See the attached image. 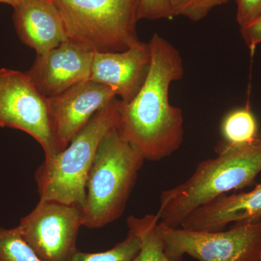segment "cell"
<instances>
[{"mask_svg":"<svg viewBox=\"0 0 261 261\" xmlns=\"http://www.w3.org/2000/svg\"><path fill=\"white\" fill-rule=\"evenodd\" d=\"M148 44L147 78L130 102H120L118 130L145 160L159 161L174 153L183 142V113L170 102L169 89L183 76L184 64L180 51L159 34Z\"/></svg>","mask_w":261,"mask_h":261,"instance_id":"6da1fadb","label":"cell"},{"mask_svg":"<svg viewBox=\"0 0 261 261\" xmlns=\"http://www.w3.org/2000/svg\"><path fill=\"white\" fill-rule=\"evenodd\" d=\"M217 156L197 165L191 176L161 192L160 223L177 228L190 213L232 190L255 184L261 172V135L250 143L231 145L221 140Z\"/></svg>","mask_w":261,"mask_h":261,"instance_id":"7a4b0ae2","label":"cell"},{"mask_svg":"<svg viewBox=\"0 0 261 261\" xmlns=\"http://www.w3.org/2000/svg\"><path fill=\"white\" fill-rule=\"evenodd\" d=\"M145 161L118 127L105 137L87 176L84 226L102 228L121 217Z\"/></svg>","mask_w":261,"mask_h":261,"instance_id":"3957f363","label":"cell"},{"mask_svg":"<svg viewBox=\"0 0 261 261\" xmlns=\"http://www.w3.org/2000/svg\"><path fill=\"white\" fill-rule=\"evenodd\" d=\"M121 100L113 99L98 111L56 157L44 161L35 173L40 199L83 207L87 176L99 145L118 127Z\"/></svg>","mask_w":261,"mask_h":261,"instance_id":"277c9868","label":"cell"},{"mask_svg":"<svg viewBox=\"0 0 261 261\" xmlns=\"http://www.w3.org/2000/svg\"><path fill=\"white\" fill-rule=\"evenodd\" d=\"M70 40L93 53L126 51L137 36L140 0H54Z\"/></svg>","mask_w":261,"mask_h":261,"instance_id":"5b68a950","label":"cell"},{"mask_svg":"<svg viewBox=\"0 0 261 261\" xmlns=\"http://www.w3.org/2000/svg\"><path fill=\"white\" fill-rule=\"evenodd\" d=\"M0 126L22 130L37 140L44 161L65 149L57 136L49 98L18 70L0 68Z\"/></svg>","mask_w":261,"mask_h":261,"instance_id":"8992f818","label":"cell"},{"mask_svg":"<svg viewBox=\"0 0 261 261\" xmlns=\"http://www.w3.org/2000/svg\"><path fill=\"white\" fill-rule=\"evenodd\" d=\"M171 261L188 255L199 261H261V221L235 223L227 231H196L159 223Z\"/></svg>","mask_w":261,"mask_h":261,"instance_id":"52a82bcc","label":"cell"},{"mask_svg":"<svg viewBox=\"0 0 261 261\" xmlns=\"http://www.w3.org/2000/svg\"><path fill=\"white\" fill-rule=\"evenodd\" d=\"M83 226L82 207L40 199L20 220L22 237L42 261H68L77 250L79 230Z\"/></svg>","mask_w":261,"mask_h":261,"instance_id":"ba28073f","label":"cell"},{"mask_svg":"<svg viewBox=\"0 0 261 261\" xmlns=\"http://www.w3.org/2000/svg\"><path fill=\"white\" fill-rule=\"evenodd\" d=\"M93 56V53L68 39L47 53L37 55L25 73L41 94L56 97L90 79Z\"/></svg>","mask_w":261,"mask_h":261,"instance_id":"9c48e42d","label":"cell"},{"mask_svg":"<svg viewBox=\"0 0 261 261\" xmlns=\"http://www.w3.org/2000/svg\"><path fill=\"white\" fill-rule=\"evenodd\" d=\"M116 97L111 87L89 80L49 98L57 136L64 148L94 114Z\"/></svg>","mask_w":261,"mask_h":261,"instance_id":"30bf717a","label":"cell"},{"mask_svg":"<svg viewBox=\"0 0 261 261\" xmlns=\"http://www.w3.org/2000/svg\"><path fill=\"white\" fill-rule=\"evenodd\" d=\"M150 60L148 43L123 51L94 53L89 80L111 87L122 102H128L143 85Z\"/></svg>","mask_w":261,"mask_h":261,"instance_id":"8fae6325","label":"cell"},{"mask_svg":"<svg viewBox=\"0 0 261 261\" xmlns=\"http://www.w3.org/2000/svg\"><path fill=\"white\" fill-rule=\"evenodd\" d=\"M261 221V184L251 191L221 195L197 207L179 227L196 231H224L231 223Z\"/></svg>","mask_w":261,"mask_h":261,"instance_id":"7c38bea8","label":"cell"},{"mask_svg":"<svg viewBox=\"0 0 261 261\" xmlns=\"http://www.w3.org/2000/svg\"><path fill=\"white\" fill-rule=\"evenodd\" d=\"M13 20L20 41L37 55L47 53L69 39L53 2L24 0L14 8Z\"/></svg>","mask_w":261,"mask_h":261,"instance_id":"4fadbf2b","label":"cell"},{"mask_svg":"<svg viewBox=\"0 0 261 261\" xmlns=\"http://www.w3.org/2000/svg\"><path fill=\"white\" fill-rule=\"evenodd\" d=\"M159 221L157 215H146L142 218L132 216L127 219L128 231L140 235L142 240L140 252L132 261H171L165 252Z\"/></svg>","mask_w":261,"mask_h":261,"instance_id":"5bb4252c","label":"cell"},{"mask_svg":"<svg viewBox=\"0 0 261 261\" xmlns=\"http://www.w3.org/2000/svg\"><path fill=\"white\" fill-rule=\"evenodd\" d=\"M221 132L223 141L231 145L250 143L260 135L256 118L249 107L228 113L221 121Z\"/></svg>","mask_w":261,"mask_h":261,"instance_id":"9a60e30c","label":"cell"},{"mask_svg":"<svg viewBox=\"0 0 261 261\" xmlns=\"http://www.w3.org/2000/svg\"><path fill=\"white\" fill-rule=\"evenodd\" d=\"M140 235L128 231L126 238L107 251L88 253L77 250L68 261H132L142 247Z\"/></svg>","mask_w":261,"mask_h":261,"instance_id":"2e32d148","label":"cell"},{"mask_svg":"<svg viewBox=\"0 0 261 261\" xmlns=\"http://www.w3.org/2000/svg\"><path fill=\"white\" fill-rule=\"evenodd\" d=\"M0 261H42L24 240L18 226H0Z\"/></svg>","mask_w":261,"mask_h":261,"instance_id":"e0dca14e","label":"cell"},{"mask_svg":"<svg viewBox=\"0 0 261 261\" xmlns=\"http://www.w3.org/2000/svg\"><path fill=\"white\" fill-rule=\"evenodd\" d=\"M230 0H172L175 17H185L194 22H198L207 16L216 8L226 4Z\"/></svg>","mask_w":261,"mask_h":261,"instance_id":"ac0fdd59","label":"cell"},{"mask_svg":"<svg viewBox=\"0 0 261 261\" xmlns=\"http://www.w3.org/2000/svg\"><path fill=\"white\" fill-rule=\"evenodd\" d=\"M174 18L172 0H140L139 20H172Z\"/></svg>","mask_w":261,"mask_h":261,"instance_id":"d6986e66","label":"cell"},{"mask_svg":"<svg viewBox=\"0 0 261 261\" xmlns=\"http://www.w3.org/2000/svg\"><path fill=\"white\" fill-rule=\"evenodd\" d=\"M237 22L240 29L250 25L261 17V0H235Z\"/></svg>","mask_w":261,"mask_h":261,"instance_id":"ffe728a7","label":"cell"},{"mask_svg":"<svg viewBox=\"0 0 261 261\" xmlns=\"http://www.w3.org/2000/svg\"><path fill=\"white\" fill-rule=\"evenodd\" d=\"M240 32L245 44L253 53L256 46L261 43V17L250 25L240 29Z\"/></svg>","mask_w":261,"mask_h":261,"instance_id":"44dd1931","label":"cell"},{"mask_svg":"<svg viewBox=\"0 0 261 261\" xmlns=\"http://www.w3.org/2000/svg\"><path fill=\"white\" fill-rule=\"evenodd\" d=\"M24 0H0V3H5L13 6V8L18 6L20 3H23Z\"/></svg>","mask_w":261,"mask_h":261,"instance_id":"7402d4cb","label":"cell"},{"mask_svg":"<svg viewBox=\"0 0 261 261\" xmlns=\"http://www.w3.org/2000/svg\"><path fill=\"white\" fill-rule=\"evenodd\" d=\"M47 1L53 2V1H54V0H47Z\"/></svg>","mask_w":261,"mask_h":261,"instance_id":"603a6c76","label":"cell"}]
</instances>
